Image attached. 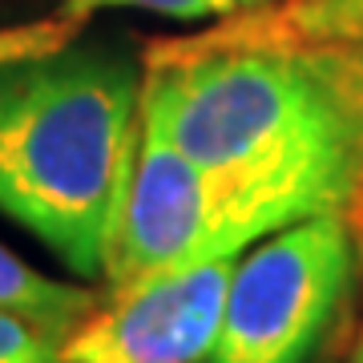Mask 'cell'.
Returning a JSON list of instances; mask_svg holds the SVG:
<instances>
[{"instance_id": "obj_1", "label": "cell", "mask_w": 363, "mask_h": 363, "mask_svg": "<svg viewBox=\"0 0 363 363\" xmlns=\"http://www.w3.org/2000/svg\"><path fill=\"white\" fill-rule=\"evenodd\" d=\"M142 117L298 218L351 206L363 186V40L267 37L230 16L145 49Z\"/></svg>"}, {"instance_id": "obj_2", "label": "cell", "mask_w": 363, "mask_h": 363, "mask_svg": "<svg viewBox=\"0 0 363 363\" xmlns=\"http://www.w3.org/2000/svg\"><path fill=\"white\" fill-rule=\"evenodd\" d=\"M145 69L113 45L0 65V214L81 279H105L142 138Z\"/></svg>"}, {"instance_id": "obj_3", "label": "cell", "mask_w": 363, "mask_h": 363, "mask_svg": "<svg viewBox=\"0 0 363 363\" xmlns=\"http://www.w3.org/2000/svg\"><path fill=\"white\" fill-rule=\"evenodd\" d=\"M303 222L250 182L226 178L178 150L142 117L138 157L105 262L109 291L214 259H238L259 238Z\"/></svg>"}, {"instance_id": "obj_4", "label": "cell", "mask_w": 363, "mask_h": 363, "mask_svg": "<svg viewBox=\"0 0 363 363\" xmlns=\"http://www.w3.org/2000/svg\"><path fill=\"white\" fill-rule=\"evenodd\" d=\"M347 214H311L238 255L206 363H307L355 283Z\"/></svg>"}, {"instance_id": "obj_5", "label": "cell", "mask_w": 363, "mask_h": 363, "mask_svg": "<svg viewBox=\"0 0 363 363\" xmlns=\"http://www.w3.org/2000/svg\"><path fill=\"white\" fill-rule=\"evenodd\" d=\"M238 259L109 291L61 343L65 363H206Z\"/></svg>"}, {"instance_id": "obj_6", "label": "cell", "mask_w": 363, "mask_h": 363, "mask_svg": "<svg viewBox=\"0 0 363 363\" xmlns=\"http://www.w3.org/2000/svg\"><path fill=\"white\" fill-rule=\"evenodd\" d=\"M0 307L28 315L57 335H69L97 307V295L77 283H61V279L40 274L37 267H28L21 255H13L0 242Z\"/></svg>"}, {"instance_id": "obj_7", "label": "cell", "mask_w": 363, "mask_h": 363, "mask_svg": "<svg viewBox=\"0 0 363 363\" xmlns=\"http://www.w3.org/2000/svg\"><path fill=\"white\" fill-rule=\"evenodd\" d=\"M65 335L21 311L0 307V363H65L61 359Z\"/></svg>"}, {"instance_id": "obj_8", "label": "cell", "mask_w": 363, "mask_h": 363, "mask_svg": "<svg viewBox=\"0 0 363 363\" xmlns=\"http://www.w3.org/2000/svg\"><path fill=\"white\" fill-rule=\"evenodd\" d=\"M77 21L69 16H40V21H21V25H0V65L9 61H25V57H40L77 40Z\"/></svg>"}, {"instance_id": "obj_9", "label": "cell", "mask_w": 363, "mask_h": 363, "mask_svg": "<svg viewBox=\"0 0 363 363\" xmlns=\"http://www.w3.org/2000/svg\"><path fill=\"white\" fill-rule=\"evenodd\" d=\"M109 9H138V13L169 16V21H206V16H226L222 0H65L61 16L85 25L89 16L109 13Z\"/></svg>"}, {"instance_id": "obj_10", "label": "cell", "mask_w": 363, "mask_h": 363, "mask_svg": "<svg viewBox=\"0 0 363 363\" xmlns=\"http://www.w3.org/2000/svg\"><path fill=\"white\" fill-rule=\"evenodd\" d=\"M222 4H226V16H234V13H247V9H259L267 0H222Z\"/></svg>"}, {"instance_id": "obj_11", "label": "cell", "mask_w": 363, "mask_h": 363, "mask_svg": "<svg viewBox=\"0 0 363 363\" xmlns=\"http://www.w3.org/2000/svg\"><path fill=\"white\" fill-rule=\"evenodd\" d=\"M347 363H363V339L355 343V351H351V359H347Z\"/></svg>"}]
</instances>
